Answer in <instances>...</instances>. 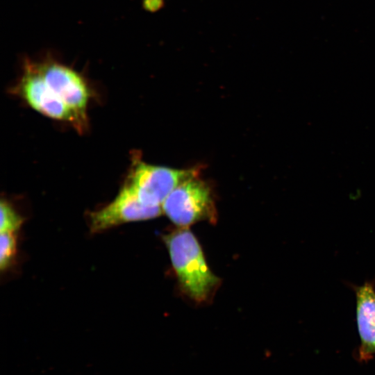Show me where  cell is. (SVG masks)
<instances>
[{
    "mask_svg": "<svg viewBox=\"0 0 375 375\" xmlns=\"http://www.w3.org/2000/svg\"><path fill=\"white\" fill-rule=\"evenodd\" d=\"M172 266L183 290L194 301H205L218 283L190 231L181 228L165 238Z\"/></svg>",
    "mask_w": 375,
    "mask_h": 375,
    "instance_id": "6da1fadb",
    "label": "cell"
},
{
    "mask_svg": "<svg viewBox=\"0 0 375 375\" xmlns=\"http://www.w3.org/2000/svg\"><path fill=\"white\" fill-rule=\"evenodd\" d=\"M212 206L210 189L194 175L174 189L162 209L174 224L185 227L209 217Z\"/></svg>",
    "mask_w": 375,
    "mask_h": 375,
    "instance_id": "7a4b0ae2",
    "label": "cell"
},
{
    "mask_svg": "<svg viewBox=\"0 0 375 375\" xmlns=\"http://www.w3.org/2000/svg\"><path fill=\"white\" fill-rule=\"evenodd\" d=\"M196 174L194 170H181L138 162L128 183L146 205L160 206L181 182Z\"/></svg>",
    "mask_w": 375,
    "mask_h": 375,
    "instance_id": "3957f363",
    "label": "cell"
},
{
    "mask_svg": "<svg viewBox=\"0 0 375 375\" xmlns=\"http://www.w3.org/2000/svg\"><path fill=\"white\" fill-rule=\"evenodd\" d=\"M35 63L48 85L75 115L81 128L90 98L85 79L76 71L56 61Z\"/></svg>",
    "mask_w": 375,
    "mask_h": 375,
    "instance_id": "277c9868",
    "label": "cell"
},
{
    "mask_svg": "<svg viewBox=\"0 0 375 375\" xmlns=\"http://www.w3.org/2000/svg\"><path fill=\"white\" fill-rule=\"evenodd\" d=\"M18 89L34 110L49 117L67 121L80 127L73 112L48 85L35 62L27 60Z\"/></svg>",
    "mask_w": 375,
    "mask_h": 375,
    "instance_id": "5b68a950",
    "label": "cell"
},
{
    "mask_svg": "<svg viewBox=\"0 0 375 375\" xmlns=\"http://www.w3.org/2000/svg\"><path fill=\"white\" fill-rule=\"evenodd\" d=\"M162 210L160 206L142 203L126 183L110 203L90 215V228L93 232L101 231L122 223L156 217Z\"/></svg>",
    "mask_w": 375,
    "mask_h": 375,
    "instance_id": "8992f818",
    "label": "cell"
},
{
    "mask_svg": "<svg viewBox=\"0 0 375 375\" xmlns=\"http://www.w3.org/2000/svg\"><path fill=\"white\" fill-rule=\"evenodd\" d=\"M356 295V322L361 345L360 356L367 360L375 353V287L372 281L352 286Z\"/></svg>",
    "mask_w": 375,
    "mask_h": 375,
    "instance_id": "52a82bcc",
    "label": "cell"
},
{
    "mask_svg": "<svg viewBox=\"0 0 375 375\" xmlns=\"http://www.w3.org/2000/svg\"><path fill=\"white\" fill-rule=\"evenodd\" d=\"M0 244V267L3 270L10 265L16 252V239L13 232H1Z\"/></svg>",
    "mask_w": 375,
    "mask_h": 375,
    "instance_id": "ba28073f",
    "label": "cell"
},
{
    "mask_svg": "<svg viewBox=\"0 0 375 375\" xmlns=\"http://www.w3.org/2000/svg\"><path fill=\"white\" fill-rule=\"evenodd\" d=\"M1 233L14 232L20 227L22 219L6 201H1Z\"/></svg>",
    "mask_w": 375,
    "mask_h": 375,
    "instance_id": "9c48e42d",
    "label": "cell"
},
{
    "mask_svg": "<svg viewBox=\"0 0 375 375\" xmlns=\"http://www.w3.org/2000/svg\"><path fill=\"white\" fill-rule=\"evenodd\" d=\"M165 5L164 0H144V8L151 11L156 12L161 9Z\"/></svg>",
    "mask_w": 375,
    "mask_h": 375,
    "instance_id": "30bf717a",
    "label": "cell"
}]
</instances>
